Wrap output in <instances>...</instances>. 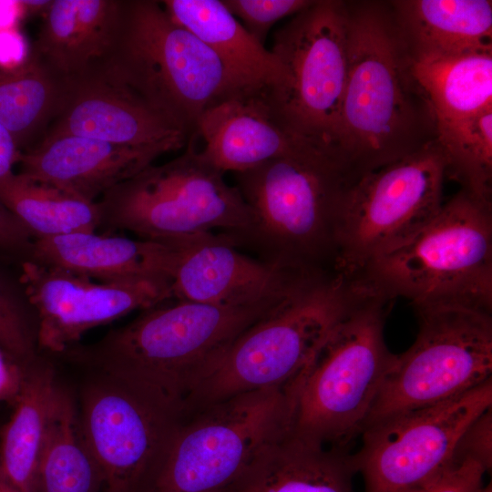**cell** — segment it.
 Returning a JSON list of instances; mask_svg holds the SVG:
<instances>
[{"mask_svg":"<svg viewBox=\"0 0 492 492\" xmlns=\"http://www.w3.org/2000/svg\"><path fill=\"white\" fill-rule=\"evenodd\" d=\"M233 174L251 220L242 231L221 233L280 271L339 274L342 214L362 175L336 147L312 142Z\"/></svg>","mask_w":492,"mask_h":492,"instance_id":"obj_1","label":"cell"},{"mask_svg":"<svg viewBox=\"0 0 492 492\" xmlns=\"http://www.w3.org/2000/svg\"><path fill=\"white\" fill-rule=\"evenodd\" d=\"M411 59L386 5L347 4V76L337 146L361 175L436 139L433 112Z\"/></svg>","mask_w":492,"mask_h":492,"instance_id":"obj_2","label":"cell"},{"mask_svg":"<svg viewBox=\"0 0 492 492\" xmlns=\"http://www.w3.org/2000/svg\"><path fill=\"white\" fill-rule=\"evenodd\" d=\"M294 285L245 305L166 302L142 310L98 341L73 345L59 355L87 371L119 377L184 416L199 378Z\"/></svg>","mask_w":492,"mask_h":492,"instance_id":"obj_3","label":"cell"},{"mask_svg":"<svg viewBox=\"0 0 492 492\" xmlns=\"http://www.w3.org/2000/svg\"><path fill=\"white\" fill-rule=\"evenodd\" d=\"M89 74L128 87L190 137L209 107L247 86L155 0H122L115 42Z\"/></svg>","mask_w":492,"mask_h":492,"instance_id":"obj_4","label":"cell"},{"mask_svg":"<svg viewBox=\"0 0 492 492\" xmlns=\"http://www.w3.org/2000/svg\"><path fill=\"white\" fill-rule=\"evenodd\" d=\"M352 281L387 301L405 298L414 308L492 313V203L462 189L412 239Z\"/></svg>","mask_w":492,"mask_h":492,"instance_id":"obj_5","label":"cell"},{"mask_svg":"<svg viewBox=\"0 0 492 492\" xmlns=\"http://www.w3.org/2000/svg\"><path fill=\"white\" fill-rule=\"evenodd\" d=\"M364 294L340 274L303 278L199 378L185 415L240 394L290 385L323 338Z\"/></svg>","mask_w":492,"mask_h":492,"instance_id":"obj_6","label":"cell"},{"mask_svg":"<svg viewBox=\"0 0 492 492\" xmlns=\"http://www.w3.org/2000/svg\"><path fill=\"white\" fill-rule=\"evenodd\" d=\"M389 302L366 292L316 347L292 384L294 433L343 449L361 435L395 357L384 336Z\"/></svg>","mask_w":492,"mask_h":492,"instance_id":"obj_7","label":"cell"},{"mask_svg":"<svg viewBox=\"0 0 492 492\" xmlns=\"http://www.w3.org/2000/svg\"><path fill=\"white\" fill-rule=\"evenodd\" d=\"M197 137H190L178 157L153 163L107 191L97 201L98 229L158 241L245 229L251 220L247 204L197 149Z\"/></svg>","mask_w":492,"mask_h":492,"instance_id":"obj_8","label":"cell"},{"mask_svg":"<svg viewBox=\"0 0 492 492\" xmlns=\"http://www.w3.org/2000/svg\"><path fill=\"white\" fill-rule=\"evenodd\" d=\"M292 409L290 384L189 413L145 492H224L267 445L292 428Z\"/></svg>","mask_w":492,"mask_h":492,"instance_id":"obj_9","label":"cell"},{"mask_svg":"<svg viewBox=\"0 0 492 492\" xmlns=\"http://www.w3.org/2000/svg\"><path fill=\"white\" fill-rule=\"evenodd\" d=\"M419 330L384 376L363 430L388 416L433 405L492 376V313L457 306L415 308Z\"/></svg>","mask_w":492,"mask_h":492,"instance_id":"obj_10","label":"cell"},{"mask_svg":"<svg viewBox=\"0 0 492 492\" xmlns=\"http://www.w3.org/2000/svg\"><path fill=\"white\" fill-rule=\"evenodd\" d=\"M446 163L436 139L363 174L347 194L336 271L354 278L370 261L405 244L438 213Z\"/></svg>","mask_w":492,"mask_h":492,"instance_id":"obj_11","label":"cell"},{"mask_svg":"<svg viewBox=\"0 0 492 492\" xmlns=\"http://www.w3.org/2000/svg\"><path fill=\"white\" fill-rule=\"evenodd\" d=\"M271 51L286 73L284 86L272 95L287 123L338 149L347 76V4L313 1L275 32Z\"/></svg>","mask_w":492,"mask_h":492,"instance_id":"obj_12","label":"cell"},{"mask_svg":"<svg viewBox=\"0 0 492 492\" xmlns=\"http://www.w3.org/2000/svg\"><path fill=\"white\" fill-rule=\"evenodd\" d=\"M492 407V378L444 402L399 413L365 427L353 454L364 492H408L455 464L458 443Z\"/></svg>","mask_w":492,"mask_h":492,"instance_id":"obj_13","label":"cell"},{"mask_svg":"<svg viewBox=\"0 0 492 492\" xmlns=\"http://www.w3.org/2000/svg\"><path fill=\"white\" fill-rule=\"evenodd\" d=\"M88 376L78 415L103 492H145L183 417L119 377L95 371Z\"/></svg>","mask_w":492,"mask_h":492,"instance_id":"obj_14","label":"cell"},{"mask_svg":"<svg viewBox=\"0 0 492 492\" xmlns=\"http://www.w3.org/2000/svg\"><path fill=\"white\" fill-rule=\"evenodd\" d=\"M19 283L36 317L38 351L56 355L93 328L173 299L169 277L98 282L31 260Z\"/></svg>","mask_w":492,"mask_h":492,"instance_id":"obj_15","label":"cell"},{"mask_svg":"<svg viewBox=\"0 0 492 492\" xmlns=\"http://www.w3.org/2000/svg\"><path fill=\"white\" fill-rule=\"evenodd\" d=\"M58 112L45 137L77 136L167 153L190 136L128 87L96 74L63 79Z\"/></svg>","mask_w":492,"mask_h":492,"instance_id":"obj_16","label":"cell"},{"mask_svg":"<svg viewBox=\"0 0 492 492\" xmlns=\"http://www.w3.org/2000/svg\"><path fill=\"white\" fill-rule=\"evenodd\" d=\"M195 133L204 141L202 155L224 173L244 171L321 142L287 123L267 87L244 86L222 97L201 114Z\"/></svg>","mask_w":492,"mask_h":492,"instance_id":"obj_17","label":"cell"},{"mask_svg":"<svg viewBox=\"0 0 492 492\" xmlns=\"http://www.w3.org/2000/svg\"><path fill=\"white\" fill-rule=\"evenodd\" d=\"M178 256L172 274L173 299L237 306L280 292L309 273L280 271L239 250L221 232L173 240Z\"/></svg>","mask_w":492,"mask_h":492,"instance_id":"obj_18","label":"cell"},{"mask_svg":"<svg viewBox=\"0 0 492 492\" xmlns=\"http://www.w3.org/2000/svg\"><path fill=\"white\" fill-rule=\"evenodd\" d=\"M167 153L77 136L44 137L33 149L20 151V172L89 202L153 164Z\"/></svg>","mask_w":492,"mask_h":492,"instance_id":"obj_19","label":"cell"},{"mask_svg":"<svg viewBox=\"0 0 492 492\" xmlns=\"http://www.w3.org/2000/svg\"><path fill=\"white\" fill-rule=\"evenodd\" d=\"M177 256L172 241L74 232L35 239L28 260L98 282H115L150 276L172 280Z\"/></svg>","mask_w":492,"mask_h":492,"instance_id":"obj_20","label":"cell"},{"mask_svg":"<svg viewBox=\"0 0 492 492\" xmlns=\"http://www.w3.org/2000/svg\"><path fill=\"white\" fill-rule=\"evenodd\" d=\"M122 0H52L30 52L60 79L86 76L115 42Z\"/></svg>","mask_w":492,"mask_h":492,"instance_id":"obj_21","label":"cell"},{"mask_svg":"<svg viewBox=\"0 0 492 492\" xmlns=\"http://www.w3.org/2000/svg\"><path fill=\"white\" fill-rule=\"evenodd\" d=\"M353 456L285 432L267 445L224 492H353Z\"/></svg>","mask_w":492,"mask_h":492,"instance_id":"obj_22","label":"cell"},{"mask_svg":"<svg viewBox=\"0 0 492 492\" xmlns=\"http://www.w3.org/2000/svg\"><path fill=\"white\" fill-rule=\"evenodd\" d=\"M169 15L210 47L245 85L282 88L285 70L271 50L257 41L222 0L160 1Z\"/></svg>","mask_w":492,"mask_h":492,"instance_id":"obj_23","label":"cell"},{"mask_svg":"<svg viewBox=\"0 0 492 492\" xmlns=\"http://www.w3.org/2000/svg\"><path fill=\"white\" fill-rule=\"evenodd\" d=\"M392 5L412 54L492 52L489 0H409Z\"/></svg>","mask_w":492,"mask_h":492,"instance_id":"obj_24","label":"cell"},{"mask_svg":"<svg viewBox=\"0 0 492 492\" xmlns=\"http://www.w3.org/2000/svg\"><path fill=\"white\" fill-rule=\"evenodd\" d=\"M60 385L40 355L26 364L20 393L0 432V465L23 491L34 492L37 463Z\"/></svg>","mask_w":492,"mask_h":492,"instance_id":"obj_25","label":"cell"},{"mask_svg":"<svg viewBox=\"0 0 492 492\" xmlns=\"http://www.w3.org/2000/svg\"><path fill=\"white\" fill-rule=\"evenodd\" d=\"M411 70L436 129L492 108V52L412 54Z\"/></svg>","mask_w":492,"mask_h":492,"instance_id":"obj_26","label":"cell"},{"mask_svg":"<svg viewBox=\"0 0 492 492\" xmlns=\"http://www.w3.org/2000/svg\"><path fill=\"white\" fill-rule=\"evenodd\" d=\"M101 471L70 394L58 389L39 456L34 492H103Z\"/></svg>","mask_w":492,"mask_h":492,"instance_id":"obj_27","label":"cell"},{"mask_svg":"<svg viewBox=\"0 0 492 492\" xmlns=\"http://www.w3.org/2000/svg\"><path fill=\"white\" fill-rule=\"evenodd\" d=\"M0 200L35 239L99 228L97 202H89L56 187L12 173L0 180Z\"/></svg>","mask_w":492,"mask_h":492,"instance_id":"obj_28","label":"cell"},{"mask_svg":"<svg viewBox=\"0 0 492 492\" xmlns=\"http://www.w3.org/2000/svg\"><path fill=\"white\" fill-rule=\"evenodd\" d=\"M63 93L64 80L31 53L15 67H0V124L17 147L53 121Z\"/></svg>","mask_w":492,"mask_h":492,"instance_id":"obj_29","label":"cell"},{"mask_svg":"<svg viewBox=\"0 0 492 492\" xmlns=\"http://www.w3.org/2000/svg\"><path fill=\"white\" fill-rule=\"evenodd\" d=\"M436 134L446 159V176L458 180L463 190L491 203L492 108L439 127Z\"/></svg>","mask_w":492,"mask_h":492,"instance_id":"obj_30","label":"cell"},{"mask_svg":"<svg viewBox=\"0 0 492 492\" xmlns=\"http://www.w3.org/2000/svg\"><path fill=\"white\" fill-rule=\"evenodd\" d=\"M36 335V317L25 293H15L0 279V347L30 362L39 355Z\"/></svg>","mask_w":492,"mask_h":492,"instance_id":"obj_31","label":"cell"},{"mask_svg":"<svg viewBox=\"0 0 492 492\" xmlns=\"http://www.w3.org/2000/svg\"><path fill=\"white\" fill-rule=\"evenodd\" d=\"M311 0H222L244 28L264 45L272 26L279 20L298 14L313 4Z\"/></svg>","mask_w":492,"mask_h":492,"instance_id":"obj_32","label":"cell"},{"mask_svg":"<svg viewBox=\"0 0 492 492\" xmlns=\"http://www.w3.org/2000/svg\"><path fill=\"white\" fill-rule=\"evenodd\" d=\"M486 468L477 461L458 462L435 479L408 492H477Z\"/></svg>","mask_w":492,"mask_h":492,"instance_id":"obj_33","label":"cell"},{"mask_svg":"<svg viewBox=\"0 0 492 492\" xmlns=\"http://www.w3.org/2000/svg\"><path fill=\"white\" fill-rule=\"evenodd\" d=\"M473 459L487 471L492 465V407L477 418L462 436L455 453V462Z\"/></svg>","mask_w":492,"mask_h":492,"instance_id":"obj_34","label":"cell"},{"mask_svg":"<svg viewBox=\"0 0 492 492\" xmlns=\"http://www.w3.org/2000/svg\"><path fill=\"white\" fill-rule=\"evenodd\" d=\"M35 237L0 200V249L30 257Z\"/></svg>","mask_w":492,"mask_h":492,"instance_id":"obj_35","label":"cell"},{"mask_svg":"<svg viewBox=\"0 0 492 492\" xmlns=\"http://www.w3.org/2000/svg\"><path fill=\"white\" fill-rule=\"evenodd\" d=\"M28 363L18 360L0 347V403H6L11 406L15 404Z\"/></svg>","mask_w":492,"mask_h":492,"instance_id":"obj_36","label":"cell"},{"mask_svg":"<svg viewBox=\"0 0 492 492\" xmlns=\"http://www.w3.org/2000/svg\"><path fill=\"white\" fill-rule=\"evenodd\" d=\"M26 56L24 40L17 31L13 28L0 31V67H15Z\"/></svg>","mask_w":492,"mask_h":492,"instance_id":"obj_37","label":"cell"},{"mask_svg":"<svg viewBox=\"0 0 492 492\" xmlns=\"http://www.w3.org/2000/svg\"><path fill=\"white\" fill-rule=\"evenodd\" d=\"M19 153L13 136L0 124V180L13 173Z\"/></svg>","mask_w":492,"mask_h":492,"instance_id":"obj_38","label":"cell"},{"mask_svg":"<svg viewBox=\"0 0 492 492\" xmlns=\"http://www.w3.org/2000/svg\"><path fill=\"white\" fill-rule=\"evenodd\" d=\"M19 11L18 1H0V31L12 28Z\"/></svg>","mask_w":492,"mask_h":492,"instance_id":"obj_39","label":"cell"},{"mask_svg":"<svg viewBox=\"0 0 492 492\" xmlns=\"http://www.w3.org/2000/svg\"><path fill=\"white\" fill-rule=\"evenodd\" d=\"M21 11L28 12H37V11H46V9L50 5L51 1H18Z\"/></svg>","mask_w":492,"mask_h":492,"instance_id":"obj_40","label":"cell"},{"mask_svg":"<svg viewBox=\"0 0 492 492\" xmlns=\"http://www.w3.org/2000/svg\"><path fill=\"white\" fill-rule=\"evenodd\" d=\"M0 492H23L5 474L0 465Z\"/></svg>","mask_w":492,"mask_h":492,"instance_id":"obj_41","label":"cell"},{"mask_svg":"<svg viewBox=\"0 0 492 492\" xmlns=\"http://www.w3.org/2000/svg\"><path fill=\"white\" fill-rule=\"evenodd\" d=\"M477 492H492L491 483L486 487H482Z\"/></svg>","mask_w":492,"mask_h":492,"instance_id":"obj_42","label":"cell"}]
</instances>
